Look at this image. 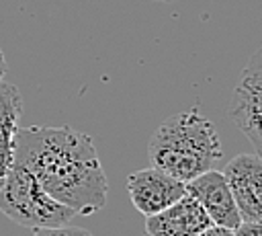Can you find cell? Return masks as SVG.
Segmentation results:
<instances>
[{
	"label": "cell",
	"mask_w": 262,
	"mask_h": 236,
	"mask_svg": "<svg viewBox=\"0 0 262 236\" xmlns=\"http://www.w3.org/2000/svg\"><path fill=\"white\" fill-rule=\"evenodd\" d=\"M4 76H6V57H4V53L0 49V82L4 80Z\"/></svg>",
	"instance_id": "cell-13"
},
{
	"label": "cell",
	"mask_w": 262,
	"mask_h": 236,
	"mask_svg": "<svg viewBox=\"0 0 262 236\" xmlns=\"http://www.w3.org/2000/svg\"><path fill=\"white\" fill-rule=\"evenodd\" d=\"M213 226L194 197L184 193L166 209L145 218V236H196Z\"/></svg>",
	"instance_id": "cell-8"
},
{
	"label": "cell",
	"mask_w": 262,
	"mask_h": 236,
	"mask_svg": "<svg viewBox=\"0 0 262 236\" xmlns=\"http://www.w3.org/2000/svg\"><path fill=\"white\" fill-rule=\"evenodd\" d=\"M23 111V99L14 84L0 82V187L14 164L16 150V131Z\"/></svg>",
	"instance_id": "cell-9"
},
{
	"label": "cell",
	"mask_w": 262,
	"mask_h": 236,
	"mask_svg": "<svg viewBox=\"0 0 262 236\" xmlns=\"http://www.w3.org/2000/svg\"><path fill=\"white\" fill-rule=\"evenodd\" d=\"M14 162L76 213L90 215L106 205L108 183L92 137L70 125L18 127Z\"/></svg>",
	"instance_id": "cell-1"
},
{
	"label": "cell",
	"mask_w": 262,
	"mask_h": 236,
	"mask_svg": "<svg viewBox=\"0 0 262 236\" xmlns=\"http://www.w3.org/2000/svg\"><path fill=\"white\" fill-rule=\"evenodd\" d=\"M127 193L135 209L147 218L178 201L186 193V183L156 166H149L127 176Z\"/></svg>",
	"instance_id": "cell-6"
},
{
	"label": "cell",
	"mask_w": 262,
	"mask_h": 236,
	"mask_svg": "<svg viewBox=\"0 0 262 236\" xmlns=\"http://www.w3.org/2000/svg\"><path fill=\"white\" fill-rule=\"evenodd\" d=\"M186 193L199 201L215 226L235 230L242 224L233 195L221 170H207L186 183Z\"/></svg>",
	"instance_id": "cell-7"
},
{
	"label": "cell",
	"mask_w": 262,
	"mask_h": 236,
	"mask_svg": "<svg viewBox=\"0 0 262 236\" xmlns=\"http://www.w3.org/2000/svg\"><path fill=\"white\" fill-rule=\"evenodd\" d=\"M33 236H92V234L84 228L66 224V226H53V228H37L33 232Z\"/></svg>",
	"instance_id": "cell-10"
},
{
	"label": "cell",
	"mask_w": 262,
	"mask_h": 236,
	"mask_svg": "<svg viewBox=\"0 0 262 236\" xmlns=\"http://www.w3.org/2000/svg\"><path fill=\"white\" fill-rule=\"evenodd\" d=\"M0 211L25 228L66 226L78 215L72 207L55 201L29 168L14 162L0 187Z\"/></svg>",
	"instance_id": "cell-3"
},
{
	"label": "cell",
	"mask_w": 262,
	"mask_h": 236,
	"mask_svg": "<svg viewBox=\"0 0 262 236\" xmlns=\"http://www.w3.org/2000/svg\"><path fill=\"white\" fill-rule=\"evenodd\" d=\"M221 158L217 129L196 107L166 119L149 140L151 166L182 183L211 170Z\"/></svg>",
	"instance_id": "cell-2"
},
{
	"label": "cell",
	"mask_w": 262,
	"mask_h": 236,
	"mask_svg": "<svg viewBox=\"0 0 262 236\" xmlns=\"http://www.w3.org/2000/svg\"><path fill=\"white\" fill-rule=\"evenodd\" d=\"M221 172L229 185L242 222L262 224V158L256 152L237 154Z\"/></svg>",
	"instance_id": "cell-5"
},
{
	"label": "cell",
	"mask_w": 262,
	"mask_h": 236,
	"mask_svg": "<svg viewBox=\"0 0 262 236\" xmlns=\"http://www.w3.org/2000/svg\"><path fill=\"white\" fill-rule=\"evenodd\" d=\"M233 236H262V224L260 222H242L233 230Z\"/></svg>",
	"instance_id": "cell-11"
},
{
	"label": "cell",
	"mask_w": 262,
	"mask_h": 236,
	"mask_svg": "<svg viewBox=\"0 0 262 236\" xmlns=\"http://www.w3.org/2000/svg\"><path fill=\"white\" fill-rule=\"evenodd\" d=\"M158 2H174V0H158Z\"/></svg>",
	"instance_id": "cell-14"
},
{
	"label": "cell",
	"mask_w": 262,
	"mask_h": 236,
	"mask_svg": "<svg viewBox=\"0 0 262 236\" xmlns=\"http://www.w3.org/2000/svg\"><path fill=\"white\" fill-rule=\"evenodd\" d=\"M196 236H233V230H229V228H223V226H209V228H205L201 234H196Z\"/></svg>",
	"instance_id": "cell-12"
},
{
	"label": "cell",
	"mask_w": 262,
	"mask_h": 236,
	"mask_svg": "<svg viewBox=\"0 0 262 236\" xmlns=\"http://www.w3.org/2000/svg\"><path fill=\"white\" fill-rule=\"evenodd\" d=\"M229 117L262 158V43L248 57L229 105Z\"/></svg>",
	"instance_id": "cell-4"
}]
</instances>
